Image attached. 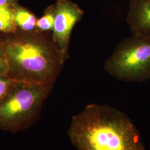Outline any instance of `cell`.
Returning <instances> with one entry per match:
<instances>
[{"label": "cell", "mask_w": 150, "mask_h": 150, "mask_svg": "<svg viewBox=\"0 0 150 150\" xmlns=\"http://www.w3.org/2000/svg\"><path fill=\"white\" fill-rule=\"evenodd\" d=\"M68 135L77 150H146L129 116L106 105L90 104L74 116Z\"/></svg>", "instance_id": "obj_1"}, {"label": "cell", "mask_w": 150, "mask_h": 150, "mask_svg": "<svg viewBox=\"0 0 150 150\" xmlns=\"http://www.w3.org/2000/svg\"><path fill=\"white\" fill-rule=\"evenodd\" d=\"M41 33L12 37L1 43L12 80L54 85L64 64L52 35Z\"/></svg>", "instance_id": "obj_2"}, {"label": "cell", "mask_w": 150, "mask_h": 150, "mask_svg": "<svg viewBox=\"0 0 150 150\" xmlns=\"http://www.w3.org/2000/svg\"><path fill=\"white\" fill-rule=\"evenodd\" d=\"M53 85L13 81L0 101V129L15 133L29 127Z\"/></svg>", "instance_id": "obj_3"}, {"label": "cell", "mask_w": 150, "mask_h": 150, "mask_svg": "<svg viewBox=\"0 0 150 150\" xmlns=\"http://www.w3.org/2000/svg\"><path fill=\"white\" fill-rule=\"evenodd\" d=\"M105 71L120 81L144 82L150 79V38H124L107 59Z\"/></svg>", "instance_id": "obj_4"}, {"label": "cell", "mask_w": 150, "mask_h": 150, "mask_svg": "<svg viewBox=\"0 0 150 150\" xmlns=\"http://www.w3.org/2000/svg\"><path fill=\"white\" fill-rule=\"evenodd\" d=\"M54 5L56 17L52 37L64 64L69 56L71 33L75 25L82 18L84 11L71 0H57Z\"/></svg>", "instance_id": "obj_5"}, {"label": "cell", "mask_w": 150, "mask_h": 150, "mask_svg": "<svg viewBox=\"0 0 150 150\" xmlns=\"http://www.w3.org/2000/svg\"><path fill=\"white\" fill-rule=\"evenodd\" d=\"M126 21L132 35L150 38V0H130Z\"/></svg>", "instance_id": "obj_6"}, {"label": "cell", "mask_w": 150, "mask_h": 150, "mask_svg": "<svg viewBox=\"0 0 150 150\" xmlns=\"http://www.w3.org/2000/svg\"><path fill=\"white\" fill-rule=\"evenodd\" d=\"M14 21L17 27L26 32H30L36 28L37 18L30 11L16 4L13 8Z\"/></svg>", "instance_id": "obj_7"}, {"label": "cell", "mask_w": 150, "mask_h": 150, "mask_svg": "<svg viewBox=\"0 0 150 150\" xmlns=\"http://www.w3.org/2000/svg\"><path fill=\"white\" fill-rule=\"evenodd\" d=\"M14 6L10 5H0V32H16L17 26L14 21Z\"/></svg>", "instance_id": "obj_8"}, {"label": "cell", "mask_w": 150, "mask_h": 150, "mask_svg": "<svg viewBox=\"0 0 150 150\" xmlns=\"http://www.w3.org/2000/svg\"><path fill=\"white\" fill-rule=\"evenodd\" d=\"M56 17L55 5L48 6L44 11L43 16L38 20L36 28L38 32H47L52 31Z\"/></svg>", "instance_id": "obj_9"}, {"label": "cell", "mask_w": 150, "mask_h": 150, "mask_svg": "<svg viewBox=\"0 0 150 150\" xmlns=\"http://www.w3.org/2000/svg\"><path fill=\"white\" fill-rule=\"evenodd\" d=\"M13 82L7 75H0V101L5 97Z\"/></svg>", "instance_id": "obj_10"}, {"label": "cell", "mask_w": 150, "mask_h": 150, "mask_svg": "<svg viewBox=\"0 0 150 150\" xmlns=\"http://www.w3.org/2000/svg\"><path fill=\"white\" fill-rule=\"evenodd\" d=\"M9 72V64L5 52L0 43V75H7Z\"/></svg>", "instance_id": "obj_11"}, {"label": "cell", "mask_w": 150, "mask_h": 150, "mask_svg": "<svg viewBox=\"0 0 150 150\" xmlns=\"http://www.w3.org/2000/svg\"><path fill=\"white\" fill-rule=\"evenodd\" d=\"M17 0H0V5H15L17 4Z\"/></svg>", "instance_id": "obj_12"}]
</instances>
